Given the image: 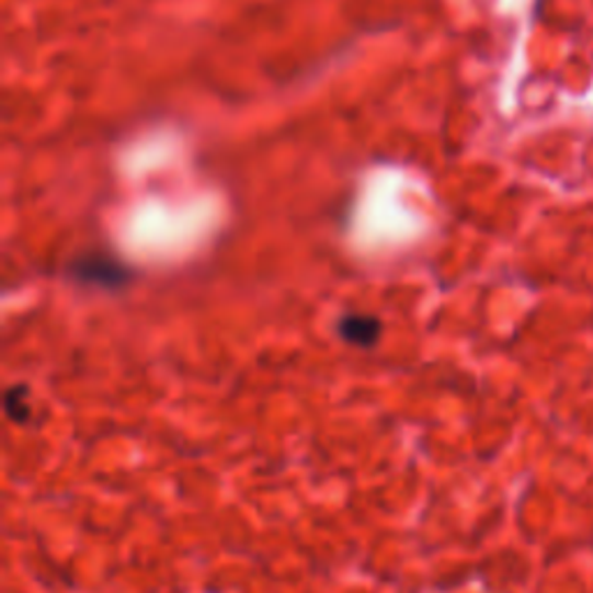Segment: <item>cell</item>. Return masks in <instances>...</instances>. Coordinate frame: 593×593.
Instances as JSON below:
<instances>
[{
  "label": "cell",
  "instance_id": "6da1fadb",
  "mask_svg": "<svg viewBox=\"0 0 593 593\" xmlns=\"http://www.w3.org/2000/svg\"><path fill=\"white\" fill-rule=\"evenodd\" d=\"M72 274L81 283L102 285V288H118V285H126L130 281L128 267H124L116 258L102 255V253H89L75 260Z\"/></svg>",
  "mask_w": 593,
  "mask_h": 593
},
{
  "label": "cell",
  "instance_id": "7a4b0ae2",
  "mask_svg": "<svg viewBox=\"0 0 593 593\" xmlns=\"http://www.w3.org/2000/svg\"><path fill=\"white\" fill-rule=\"evenodd\" d=\"M337 330L345 343L357 347H372L383 334V322L376 316L351 311L337 322Z\"/></svg>",
  "mask_w": 593,
  "mask_h": 593
},
{
  "label": "cell",
  "instance_id": "3957f363",
  "mask_svg": "<svg viewBox=\"0 0 593 593\" xmlns=\"http://www.w3.org/2000/svg\"><path fill=\"white\" fill-rule=\"evenodd\" d=\"M5 413L10 415L12 422H26L31 415V401H28V390L24 385H16L5 395Z\"/></svg>",
  "mask_w": 593,
  "mask_h": 593
}]
</instances>
